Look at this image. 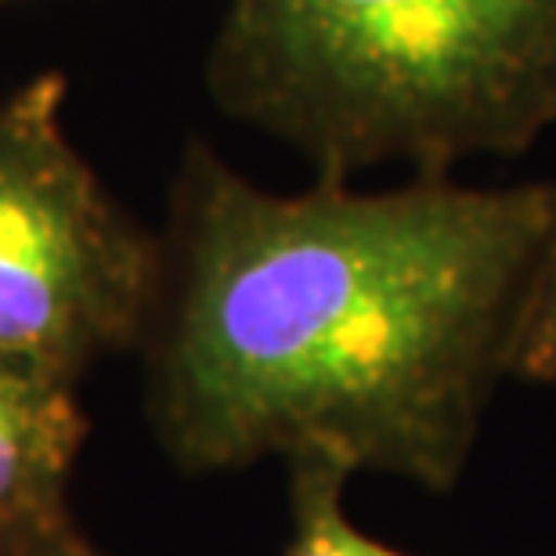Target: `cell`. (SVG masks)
<instances>
[{"mask_svg":"<svg viewBox=\"0 0 556 556\" xmlns=\"http://www.w3.org/2000/svg\"><path fill=\"white\" fill-rule=\"evenodd\" d=\"M160 286L149 236L65 130V76L0 94V354L84 380L141 348Z\"/></svg>","mask_w":556,"mask_h":556,"instance_id":"3957f363","label":"cell"},{"mask_svg":"<svg viewBox=\"0 0 556 556\" xmlns=\"http://www.w3.org/2000/svg\"><path fill=\"white\" fill-rule=\"evenodd\" d=\"M0 556H102V553L76 531L70 517H62L48 528L29 531V535L0 542Z\"/></svg>","mask_w":556,"mask_h":556,"instance_id":"52a82bcc","label":"cell"},{"mask_svg":"<svg viewBox=\"0 0 556 556\" xmlns=\"http://www.w3.org/2000/svg\"><path fill=\"white\" fill-rule=\"evenodd\" d=\"M348 470L329 459L289 463V542L282 556H405L369 539L343 514Z\"/></svg>","mask_w":556,"mask_h":556,"instance_id":"5b68a950","label":"cell"},{"mask_svg":"<svg viewBox=\"0 0 556 556\" xmlns=\"http://www.w3.org/2000/svg\"><path fill=\"white\" fill-rule=\"evenodd\" d=\"M76 376L0 354V542L70 517L65 488L87 438Z\"/></svg>","mask_w":556,"mask_h":556,"instance_id":"277c9868","label":"cell"},{"mask_svg":"<svg viewBox=\"0 0 556 556\" xmlns=\"http://www.w3.org/2000/svg\"><path fill=\"white\" fill-rule=\"evenodd\" d=\"M514 376L531 383H556V242L531 293L514 351Z\"/></svg>","mask_w":556,"mask_h":556,"instance_id":"8992f818","label":"cell"},{"mask_svg":"<svg viewBox=\"0 0 556 556\" xmlns=\"http://www.w3.org/2000/svg\"><path fill=\"white\" fill-rule=\"evenodd\" d=\"M206 91L321 181L448 177L556 127V0H228Z\"/></svg>","mask_w":556,"mask_h":556,"instance_id":"7a4b0ae2","label":"cell"},{"mask_svg":"<svg viewBox=\"0 0 556 556\" xmlns=\"http://www.w3.org/2000/svg\"><path fill=\"white\" fill-rule=\"evenodd\" d=\"M556 242V185L264 192L188 144L144 329L152 430L192 473L278 455L459 484Z\"/></svg>","mask_w":556,"mask_h":556,"instance_id":"6da1fadb","label":"cell"}]
</instances>
